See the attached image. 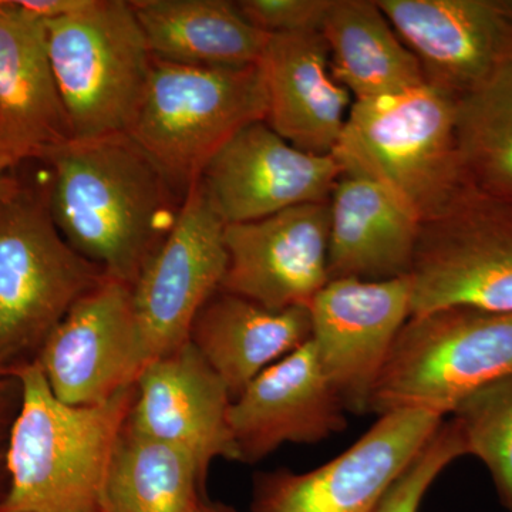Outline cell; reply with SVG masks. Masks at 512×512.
Instances as JSON below:
<instances>
[{"instance_id":"cell-1","label":"cell","mask_w":512,"mask_h":512,"mask_svg":"<svg viewBox=\"0 0 512 512\" xmlns=\"http://www.w3.org/2000/svg\"><path fill=\"white\" fill-rule=\"evenodd\" d=\"M50 214L70 247L133 286L184 197L128 134L72 140L45 158Z\"/></svg>"},{"instance_id":"cell-2","label":"cell","mask_w":512,"mask_h":512,"mask_svg":"<svg viewBox=\"0 0 512 512\" xmlns=\"http://www.w3.org/2000/svg\"><path fill=\"white\" fill-rule=\"evenodd\" d=\"M19 406L6 446L0 512L97 508L111 458L126 429L136 384L96 406H70L50 390L36 360L13 366Z\"/></svg>"},{"instance_id":"cell-3","label":"cell","mask_w":512,"mask_h":512,"mask_svg":"<svg viewBox=\"0 0 512 512\" xmlns=\"http://www.w3.org/2000/svg\"><path fill=\"white\" fill-rule=\"evenodd\" d=\"M457 99L429 83L353 101L332 156L342 174L384 185L421 222L446 214L468 188L458 151Z\"/></svg>"},{"instance_id":"cell-4","label":"cell","mask_w":512,"mask_h":512,"mask_svg":"<svg viewBox=\"0 0 512 512\" xmlns=\"http://www.w3.org/2000/svg\"><path fill=\"white\" fill-rule=\"evenodd\" d=\"M261 66L212 69L154 59L128 136L183 197L212 157L249 124L265 121Z\"/></svg>"},{"instance_id":"cell-5","label":"cell","mask_w":512,"mask_h":512,"mask_svg":"<svg viewBox=\"0 0 512 512\" xmlns=\"http://www.w3.org/2000/svg\"><path fill=\"white\" fill-rule=\"evenodd\" d=\"M511 376L512 312L456 306L410 316L369 413L423 410L444 419L471 394Z\"/></svg>"},{"instance_id":"cell-6","label":"cell","mask_w":512,"mask_h":512,"mask_svg":"<svg viewBox=\"0 0 512 512\" xmlns=\"http://www.w3.org/2000/svg\"><path fill=\"white\" fill-rule=\"evenodd\" d=\"M45 25L73 140L127 134L154 64L131 3L90 0L79 12Z\"/></svg>"},{"instance_id":"cell-7","label":"cell","mask_w":512,"mask_h":512,"mask_svg":"<svg viewBox=\"0 0 512 512\" xmlns=\"http://www.w3.org/2000/svg\"><path fill=\"white\" fill-rule=\"evenodd\" d=\"M57 229L47 192L20 187L0 202V357L35 359L74 303L103 281Z\"/></svg>"},{"instance_id":"cell-8","label":"cell","mask_w":512,"mask_h":512,"mask_svg":"<svg viewBox=\"0 0 512 512\" xmlns=\"http://www.w3.org/2000/svg\"><path fill=\"white\" fill-rule=\"evenodd\" d=\"M409 279L412 316L456 306L512 312V204L468 188L421 224Z\"/></svg>"},{"instance_id":"cell-9","label":"cell","mask_w":512,"mask_h":512,"mask_svg":"<svg viewBox=\"0 0 512 512\" xmlns=\"http://www.w3.org/2000/svg\"><path fill=\"white\" fill-rule=\"evenodd\" d=\"M443 421L423 410L383 414L353 446L315 470L259 474L249 512H373Z\"/></svg>"},{"instance_id":"cell-10","label":"cell","mask_w":512,"mask_h":512,"mask_svg":"<svg viewBox=\"0 0 512 512\" xmlns=\"http://www.w3.org/2000/svg\"><path fill=\"white\" fill-rule=\"evenodd\" d=\"M224 231L198 181L185 194L170 234L131 286L147 365L190 342L195 318L220 291L228 266Z\"/></svg>"},{"instance_id":"cell-11","label":"cell","mask_w":512,"mask_h":512,"mask_svg":"<svg viewBox=\"0 0 512 512\" xmlns=\"http://www.w3.org/2000/svg\"><path fill=\"white\" fill-rule=\"evenodd\" d=\"M70 406H96L136 384L147 366L131 285L104 276L56 326L35 359Z\"/></svg>"},{"instance_id":"cell-12","label":"cell","mask_w":512,"mask_h":512,"mask_svg":"<svg viewBox=\"0 0 512 512\" xmlns=\"http://www.w3.org/2000/svg\"><path fill=\"white\" fill-rule=\"evenodd\" d=\"M309 313L313 348L346 412L369 413L387 357L412 316L409 276L332 279L313 298Z\"/></svg>"},{"instance_id":"cell-13","label":"cell","mask_w":512,"mask_h":512,"mask_svg":"<svg viewBox=\"0 0 512 512\" xmlns=\"http://www.w3.org/2000/svg\"><path fill=\"white\" fill-rule=\"evenodd\" d=\"M340 175L335 157L305 153L258 121L212 157L200 184L221 221L231 225L329 201Z\"/></svg>"},{"instance_id":"cell-14","label":"cell","mask_w":512,"mask_h":512,"mask_svg":"<svg viewBox=\"0 0 512 512\" xmlns=\"http://www.w3.org/2000/svg\"><path fill=\"white\" fill-rule=\"evenodd\" d=\"M329 201L225 225L221 291L272 311L309 308L329 282Z\"/></svg>"},{"instance_id":"cell-15","label":"cell","mask_w":512,"mask_h":512,"mask_svg":"<svg viewBox=\"0 0 512 512\" xmlns=\"http://www.w3.org/2000/svg\"><path fill=\"white\" fill-rule=\"evenodd\" d=\"M231 404L220 376L187 342L144 367L127 427L188 454L207 478L218 458L241 463L229 423Z\"/></svg>"},{"instance_id":"cell-16","label":"cell","mask_w":512,"mask_h":512,"mask_svg":"<svg viewBox=\"0 0 512 512\" xmlns=\"http://www.w3.org/2000/svg\"><path fill=\"white\" fill-rule=\"evenodd\" d=\"M426 82L464 96L512 43V0H377Z\"/></svg>"},{"instance_id":"cell-17","label":"cell","mask_w":512,"mask_h":512,"mask_svg":"<svg viewBox=\"0 0 512 512\" xmlns=\"http://www.w3.org/2000/svg\"><path fill=\"white\" fill-rule=\"evenodd\" d=\"M345 406L323 373L311 339L269 366L231 404L229 423L241 463L284 444H313L348 426Z\"/></svg>"},{"instance_id":"cell-18","label":"cell","mask_w":512,"mask_h":512,"mask_svg":"<svg viewBox=\"0 0 512 512\" xmlns=\"http://www.w3.org/2000/svg\"><path fill=\"white\" fill-rule=\"evenodd\" d=\"M72 140L45 22L0 0V153L16 168Z\"/></svg>"},{"instance_id":"cell-19","label":"cell","mask_w":512,"mask_h":512,"mask_svg":"<svg viewBox=\"0 0 512 512\" xmlns=\"http://www.w3.org/2000/svg\"><path fill=\"white\" fill-rule=\"evenodd\" d=\"M259 66L269 127L305 153L332 156L355 100L333 77L322 32L272 35Z\"/></svg>"},{"instance_id":"cell-20","label":"cell","mask_w":512,"mask_h":512,"mask_svg":"<svg viewBox=\"0 0 512 512\" xmlns=\"http://www.w3.org/2000/svg\"><path fill=\"white\" fill-rule=\"evenodd\" d=\"M329 281L409 276L421 222L384 185L342 174L329 198Z\"/></svg>"},{"instance_id":"cell-21","label":"cell","mask_w":512,"mask_h":512,"mask_svg":"<svg viewBox=\"0 0 512 512\" xmlns=\"http://www.w3.org/2000/svg\"><path fill=\"white\" fill-rule=\"evenodd\" d=\"M311 333L309 308L272 311L220 289L195 318L190 342L234 402L255 377L308 342Z\"/></svg>"},{"instance_id":"cell-22","label":"cell","mask_w":512,"mask_h":512,"mask_svg":"<svg viewBox=\"0 0 512 512\" xmlns=\"http://www.w3.org/2000/svg\"><path fill=\"white\" fill-rule=\"evenodd\" d=\"M154 59L184 66L242 69L261 62L268 33L229 0H131Z\"/></svg>"},{"instance_id":"cell-23","label":"cell","mask_w":512,"mask_h":512,"mask_svg":"<svg viewBox=\"0 0 512 512\" xmlns=\"http://www.w3.org/2000/svg\"><path fill=\"white\" fill-rule=\"evenodd\" d=\"M330 70L353 100L390 96L427 83L377 0H332L322 30Z\"/></svg>"},{"instance_id":"cell-24","label":"cell","mask_w":512,"mask_h":512,"mask_svg":"<svg viewBox=\"0 0 512 512\" xmlns=\"http://www.w3.org/2000/svg\"><path fill=\"white\" fill-rule=\"evenodd\" d=\"M205 478L188 454L128 429L114 451L99 512H198Z\"/></svg>"},{"instance_id":"cell-25","label":"cell","mask_w":512,"mask_h":512,"mask_svg":"<svg viewBox=\"0 0 512 512\" xmlns=\"http://www.w3.org/2000/svg\"><path fill=\"white\" fill-rule=\"evenodd\" d=\"M456 123L468 184L512 204V43L487 79L458 97Z\"/></svg>"},{"instance_id":"cell-26","label":"cell","mask_w":512,"mask_h":512,"mask_svg":"<svg viewBox=\"0 0 512 512\" xmlns=\"http://www.w3.org/2000/svg\"><path fill=\"white\" fill-rule=\"evenodd\" d=\"M451 416L467 456L483 461L501 503L512 512V376L471 394Z\"/></svg>"},{"instance_id":"cell-27","label":"cell","mask_w":512,"mask_h":512,"mask_svg":"<svg viewBox=\"0 0 512 512\" xmlns=\"http://www.w3.org/2000/svg\"><path fill=\"white\" fill-rule=\"evenodd\" d=\"M463 456L466 446L457 424L444 420L373 512H419L434 481Z\"/></svg>"},{"instance_id":"cell-28","label":"cell","mask_w":512,"mask_h":512,"mask_svg":"<svg viewBox=\"0 0 512 512\" xmlns=\"http://www.w3.org/2000/svg\"><path fill=\"white\" fill-rule=\"evenodd\" d=\"M249 23L268 35L320 32L332 0H241Z\"/></svg>"},{"instance_id":"cell-29","label":"cell","mask_w":512,"mask_h":512,"mask_svg":"<svg viewBox=\"0 0 512 512\" xmlns=\"http://www.w3.org/2000/svg\"><path fill=\"white\" fill-rule=\"evenodd\" d=\"M19 382L13 366L0 357V497L6 487L5 457L10 426L19 406Z\"/></svg>"},{"instance_id":"cell-30","label":"cell","mask_w":512,"mask_h":512,"mask_svg":"<svg viewBox=\"0 0 512 512\" xmlns=\"http://www.w3.org/2000/svg\"><path fill=\"white\" fill-rule=\"evenodd\" d=\"M20 10L43 20H55L73 15L89 5L90 0H13Z\"/></svg>"},{"instance_id":"cell-31","label":"cell","mask_w":512,"mask_h":512,"mask_svg":"<svg viewBox=\"0 0 512 512\" xmlns=\"http://www.w3.org/2000/svg\"><path fill=\"white\" fill-rule=\"evenodd\" d=\"M15 170L8 158L0 153V202L6 200L10 194H13L20 187L18 178L12 174Z\"/></svg>"},{"instance_id":"cell-32","label":"cell","mask_w":512,"mask_h":512,"mask_svg":"<svg viewBox=\"0 0 512 512\" xmlns=\"http://www.w3.org/2000/svg\"><path fill=\"white\" fill-rule=\"evenodd\" d=\"M198 512H237V511L232 510V508L228 507V505H224L221 503H212V501L207 500V498H204V500H202L200 508H198Z\"/></svg>"},{"instance_id":"cell-33","label":"cell","mask_w":512,"mask_h":512,"mask_svg":"<svg viewBox=\"0 0 512 512\" xmlns=\"http://www.w3.org/2000/svg\"><path fill=\"white\" fill-rule=\"evenodd\" d=\"M84 512H99V511H97V508H93V510H87V511H84Z\"/></svg>"}]
</instances>
